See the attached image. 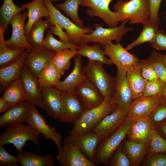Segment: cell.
<instances>
[{"mask_svg":"<svg viewBox=\"0 0 166 166\" xmlns=\"http://www.w3.org/2000/svg\"><path fill=\"white\" fill-rule=\"evenodd\" d=\"M56 159L62 166H95L75 144L65 138Z\"/></svg>","mask_w":166,"mask_h":166,"instance_id":"cell-9","label":"cell"},{"mask_svg":"<svg viewBox=\"0 0 166 166\" xmlns=\"http://www.w3.org/2000/svg\"><path fill=\"white\" fill-rule=\"evenodd\" d=\"M149 20L153 23L159 25V12L162 0H149Z\"/></svg>","mask_w":166,"mask_h":166,"instance_id":"cell-50","label":"cell"},{"mask_svg":"<svg viewBox=\"0 0 166 166\" xmlns=\"http://www.w3.org/2000/svg\"><path fill=\"white\" fill-rule=\"evenodd\" d=\"M103 65L100 62L89 60L86 65L82 66V72L86 79L98 90L104 99H110L114 90L115 78L106 72Z\"/></svg>","mask_w":166,"mask_h":166,"instance_id":"cell-1","label":"cell"},{"mask_svg":"<svg viewBox=\"0 0 166 166\" xmlns=\"http://www.w3.org/2000/svg\"><path fill=\"white\" fill-rule=\"evenodd\" d=\"M102 46L105 55L117 69L126 72L133 67L139 65L140 60L134 54L129 53L120 42L114 44L110 42Z\"/></svg>","mask_w":166,"mask_h":166,"instance_id":"cell-8","label":"cell"},{"mask_svg":"<svg viewBox=\"0 0 166 166\" xmlns=\"http://www.w3.org/2000/svg\"><path fill=\"white\" fill-rule=\"evenodd\" d=\"M30 49H26L15 62L0 69V84L2 90H5L12 81L20 77L22 68Z\"/></svg>","mask_w":166,"mask_h":166,"instance_id":"cell-25","label":"cell"},{"mask_svg":"<svg viewBox=\"0 0 166 166\" xmlns=\"http://www.w3.org/2000/svg\"><path fill=\"white\" fill-rule=\"evenodd\" d=\"M17 156L10 154L3 147L0 146V165L5 166H18Z\"/></svg>","mask_w":166,"mask_h":166,"instance_id":"cell-44","label":"cell"},{"mask_svg":"<svg viewBox=\"0 0 166 166\" xmlns=\"http://www.w3.org/2000/svg\"><path fill=\"white\" fill-rule=\"evenodd\" d=\"M133 121L126 117L119 128L110 136L101 140L102 142L97 150H96V155H95L97 163L105 164L110 159L113 153L127 135Z\"/></svg>","mask_w":166,"mask_h":166,"instance_id":"cell-7","label":"cell"},{"mask_svg":"<svg viewBox=\"0 0 166 166\" xmlns=\"http://www.w3.org/2000/svg\"><path fill=\"white\" fill-rule=\"evenodd\" d=\"M26 94V101L36 107L43 109L41 87L38 78L34 76L24 65L20 73Z\"/></svg>","mask_w":166,"mask_h":166,"instance_id":"cell-18","label":"cell"},{"mask_svg":"<svg viewBox=\"0 0 166 166\" xmlns=\"http://www.w3.org/2000/svg\"><path fill=\"white\" fill-rule=\"evenodd\" d=\"M166 102V99L161 95L143 96L133 100L129 107L127 117L133 121L148 117L156 108Z\"/></svg>","mask_w":166,"mask_h":166,"instance_id":"cell-13","label":"cell"},{"mask_svg":"<svg viewBox=\"0 0 166 166\" xmlns=\"http://www.w3.org/2000/svg\"><path fill=\"white\" fill-rule=\"evenodd\" d=\"M129 21L128 20H126L119 26L114 28H105L101 24H95L94 25L95 30L91 33L85 35L82 40L81 44L93 43L103 46L113 41L117 43L120 42L126 33L133 30L132 28L125 26Z\"/></svg>","mask_w":166,"mask_h":166,"instance_id":"cell-6","label":"cell"},{"mask_svg":"<svg viewBox=\"0 0 166 166\" xmlns=\"http://www.w3.org/2000/svg\"><path fill=\"white\" fill-rule=\"evenodd\" d=\"M27 9L28 20L25 24V32L26 37L28 34L34 23L43 17L47 19L49 14L42 0H34L22 6Z\"/></svg>","mask_w":166,"mask_h":166,"instance_id":"cell-26","label":"cell"},{"mask_svg":"<svg viewBox=\"0 0 166 166\" xmlns=\"http://www.w3.org/2000/svg\"><path fill=\"white\" fill-rule=\"evenodd\" d=\"M77 50L66 49L56 52L53 56L52 63L61 75L69 69L70 60L77 54Z\"/></svg>","mask_w":166,"mask_h":166,"instance_id":"cell-37","label":"cell"},{"mask_svg":"<svg viewBox=\"0 0 166 166\" xmlns=\"http://www.w3.org/2000/svg\"><path fill=\"white\" fill-rule=\"evenodd\" d=\"M22 13L14 16L9 22L12 27V33L10 38L5 41V43L7 46L11 49H31L33 47L28 42L25 32V22L28 17V13Z\"/></svg>","mask_w":166,"mask_h":166,"instance_id":"cell-12","label":"cell"},{"mask_svg":"<svg viewBox=\"0 0 166 166\" xmlns=\"http://www.w3.org/2000/svg\"><path fill=\"white\" fill-rule=\"evenodd\" d=\"M42 1L48 10L49 17L65 30L72 44L80 47L82 40L85 35L91 33L94 30L89 26H85L84 28L78 26L71 21L69 18L62 14L49 0Z\"/></svg>","mask_w":166,"mask_h":166,"instance_id":"cell-5","label":"cell"},{"mask_svg":"<svg viewBox=\"0 0 166 166\" xmlns=\"http://www.w3.org/2000/svg\"><path fill=\"white\" fill-rule=\"evenodd\" d=\"M151 55L159 60L163 64L166 69V55L159 53L154 50Z\"/></svg>","mask_w":166,"mask_h":166,"instance_id":"cell-53","label":"cell"},{"mask_svg":"<svg viewBox=\"0 0 166 166\" xmlns=\"http://www.w3.org/2000/svg\"><path fill=\"white\" fill-rule=\"evenodd\" d=\"M32 105L30 115L26 123L42 134L46 139H51L57 146L58 151L62 147V136L56 128L48 125L44 117Z\"/></svg>","mask_w":166,"mask_h":166,"instance_id":"cell-14","label":"cell"},{"mask_svg":"<svg viewBox=\"0 0 166 166\" xmlns=\"http://www.w3.org/2000/svg\"><path fill=\"white\" fill-rule=\"evenodd\" d=\"M65 138L75 144L86 156L93 163L99 140L93 130L75 135H69Z\"/></svg>","mask_w":166,"mask_h":166,"instance_id":"cell-21","label":"cell"},{"mask_svg":"<svg viewBox=\"0 0 166 166\" xmlns=\"http://www.w3.org/2000/svg\"><path fill=\"white\" fill-rule=\"evenodd\" d=\"M139 69L142 76L147 81L159 78L149 57L147 59L140 60Z\"/></svg>","mask_w":166,"mask_h":166,"instance_id":"cell-42","label":"cell"},{"mask_svg":"<svg viewBox=\"0 0 166 166\" xmlns=\"http://www.w3.org/2000/svg\"><path fill=\"white\" fill-rule=\"evenodd\" d=\"M115 109L111 104L110 99H104L99 105L84 112L74 123L69 135H75L93 130L104 117Z\"/></svg>","mask_w":166,"mask_h":166,"instance_id":"cell-3","label":"cell"},{"mask_svg":"<svg viewBox=\"0 0 166 166\" xmlns=\"http://www.w3.org/2000/svg\"><path fill=\"white\" fill-rule=\"evenodd\" d=\"M49 18L50 21L49 29L52 31L54 35L58 36L60 38V40L67 43L72 44L70 38L65 31H63V29L50 18L49 17Z\"/></svg>","mask_w":166,"mask_h":166,"instance_id":"cell-49","label":"cell"},{"mask_svg":"<svg viewBox=\"0 0 166 166\" xmlns=\"http://www.w3.org/2000/svg\"><path fill=\"white\" fill-rule=\"evenodd\" d=\"M113 7L120 22L128 20L130 24H143L149 19V0H119Z\"/></svg>","mask_w":166,"mask_h":166,"instance_id":"cell-2","label":"cell"},{"mask_svg":"<svg viewBox=\"0 0 166 166\" xmlns=\"http://www.w3.org/2000/svg\"><path fill=\"white\" fill-rule=\"evenodd\" d=\"M4 30L0 27V67L8 66L16 61L21 56L25 49H11L6 45L4 39Z\"/></svg>","mask_w":166,"mask_h":166,"instance_id":"cell-31","label":"cell"},{"mask_svg":"<svg viewBox=\"0 0 166 166\" xmlns=\"http://www.w3.org/2000/svg\"><path fill=\"white\" fill-rule=\"evenodd\" d=\"M61 92L62 106L59 120L74 123L86 110L75 93Z\"/></svg>","mask_w":166,"mask_h":166,"instance_id":"cell-16","label":"cell"},{"mask_svg":"<svg viewBox=\"0 0 166 166\" xmlns=\"http://www.w3.org/2000/svg\"><path fill=\"white\" fill-rule=\"evenodd\" d=\"M145 166H166V153H150Z\"/></svg>","mask_w":166,"mask_h":166,"instance_id":"cell-45","label":"cell"},{"mask_svg":"<svg viewBox=\"0 0 166 166\" xmlns=\"http://www.w3.org/2000/svg\"><path fill=\"white\" fill-rule=\"evenodd\" d=\"M148 118L152 128L166 119V102L156 108L150 114Z\"/></svg>","mask_w":166,"mask_h":166,"instance_id":"cell-43","label":"cell"},{"mask_svg":"<svg viewBox=\"0 0 166 166\" xmlns=\"http://www.w3.org/2000/svg\"><path fill=\"white\" fill-rule=\"evenodd\" d=\"M142 31L138 37L125 48L127 50L144 43L150 42L154 38L158 30L159 25L154 24L149 19L143 24Z\"/></svg>","mask_w":166,"mask_h":166,"instance_id":"cell-38","label":"cell"},{"mask_svg":"<svg viewBox=\"0 0 166 166\" xmlns=\"http://www.w3.org/2000/svg\"><path fill=\"white\" fill-rule=\"evenodd\" d=\"M166 85L165 82L159 78L148 81L144 89L143 96L161 95Z\"/></svg>","mask_w":166,"mask_h":166,"instance_id":"cell-41","label":"cell"},{"mask_svg":"<svg viewBox=\"0 0 166 166\" xmlns=\"http://www.w3.org/2000/svg\"><path fill=\"white\" fill-rule=\"evenodd\" d=\"M52 3H54L55 2H57L58 1L61 0H49Z\"/></svg>","mask_w":166,"mask_h":166,"instance_id":"cell-55","label":"cell"},{"mask_svg":"<svg viewBox=\"0 0 166 166\" xmlns=\"http://www.w3.org/2000/svg\"><path fill=\"white\" fill-rule=\"evenodd\" d=\"M73 58L74 65L72 71L55 87L61 92L74 93L76 88L86 79L82 72L81 56L77 54Z\"/></svg>","mask_w":166,"mask_h":166,"instance_id":"cell-23","label":"cell"},{"mask_svg":"<svg viewBox=\"0 0 166 166\" xmlns=\"http://www.w3.org/2000/svg\"><path fill=\"white\" fill-rule=\"evenodd\" d=\"M32 104L25 101L11 107L0 116V127L12 126L26 122L31 110Z\"/></svg>","mask_w":166,"mask_h":166,"instance_id":"cell-19","label":"cell"},{"mask_svg":"<svg viewBox=\"0 0 166 166\" xmlns=\"http://www.w3.org/2000/svg\"><path fill=\"white\" fill-rule=\"evenodd\" d=\"M150 153H166V140L152 128L149 142Z\"/></svg>","mask_w":166,"mask_h":166,"instance_id":"cell-40","label":"cell"},{"mask_svg":"<svg viewBox=\"0 0 166 166\" xmlns=\"http://www.w3.org/2000/svg\"><path fill=\"white\" fill-rule=\"evenodd\" d=\"M17 156L22 166H53L55 165V157L51 155H38L30 151L20 152Z\"/></svg>","mask_w":166,"mask_h":166,"instance_id":"cell-29","label":"cell"},{"mask_svg":"<svg viewBox=\"0 0 166 166\" xmlns=\"http://www.w3.org/2000/svg\"><path fill=\"white\" fill-rule=\"evenodd\" d=\"M113 0H82L80 6L88 7L86 10L89 17L96 16L102 19L109 27L118 26L120 22L117 14L111 11L109 5Z\"/></svg>","mask_w":166,"mask_h":166,"instance_id":"cell-10","label":"cell"},{"mask_svg":"<svg viewBox=\"0 0 166 166\" xmlns=\"http://www.w3.org/2000/svg\"><path fill=\"white\" fill-rule=\"evenodd\" d=\"M51 30L49 29L48 30L43 43V45L47 49L57 52L66 49L77 50L79 49V46L57 40Z\"/></svg>","mask_w":166,"mask_h":166,"instance_id":"cell-39","label":"cell"},{"mask_svg":"<svg viewBox=\"0 0 166 166\" xmlns=\"http://www.w3.org/2000/svg\"><path fill=\"white\" fill-rule=\"evenodd\" d=\"M101 45L98 43L92 45L81 43L77 50V54L86 57L89 60L100 62L103 65L109 66L113 64L111 60L106 56Z\"/></svg>","mask_w":166,"mask_h":166,"instance_id":"cell-30","label":"cell"},{"mask_svg":"<svg viewBox=\"0 0 166 166\" xmlns=\"http://www.w3.org/2000/svg\"><path fill=\"white\" fill-rule=\"evenodd\" d=\"M126 72L127 79L131 90L133 100L143 96L148 81L142 76L139 65L132 67Z\"/></svg>","mask_w":166,"mask_h":166,"instance_id":"cell-27","label":"cell"},{"mask_svg":"<svg viewBox=\"0 0 166 166\" xmlns=\"http://www.w3.org/2000/svg\"><path fill=\"white\" fill-rule=\"evenodd\" d=\"M115 155L112 160L110 165L113 166H129L130 161L126 154L122 152L121 146H119L116 149Z\"/></svg>","mask_w":166,"mask_h":166,"instance_id":"cell-46","label":"cell"},{"mask_svg":"<svg viewBox=\"0 0 166 166\" xmlns=\"http://www.w3.org/2000/svg\"><path fill=\"white\" fill-rule=\"evenodd\" d=\"M157 50H166V33L163 30H158L154 38L149 42Z\"/></svg>","mask_w":166,"mask_h":166,"instance_id":"cell-47","label":"cell"},{"mask_svg":"<svg viewBox=\"0 0 166 166\" xmlns=\"http://www.w3.org/2000/svg\"><path fill=\"white\" fill-rule=\"evenodd\" d=\"M161 95L166 99V85Z\"/></svg>","mask_w":166,"mask_h":166,"instance_id":"cell-54","label":"cell"},{"mask_svg":"<svg viewBox=\"0 0 166 166\" xmlns=\"http://www.w3.org/2000/svg\"><path fill=\"white\" fill-rule=\"evenodd\" d=\"M55 53L47 49L44 46L33 47L26 58L24 65L38 78L41 72L52 61Z\"/></svg>","mask_w":166,"mask_h":166,"instance_id":"cell-15","label":"cell"},{"mask_svg":"<svg viewBox=\"0 0 166 166\" xmlns=\"http://www.w3.org/2000/svg\"><path fill=\"white\" fill-rule=\"evenodd\" d=\"M126 154L129 158L131 164L139 165L143 158L149 151V144L138 143L131 140L125 142Z\"/></svg>","mask_w":166,"mask_h":166,"instance_id":"cell-32","label":"cell"},{"mask_svg":"<svg viewBox=\"0 0 166 166\" xmlns=\"http://www.w3.org/2000/svg\"><path fill=\"white\" fill-rule=\"evenodd\" d=\"M10 106L7 102L1 97L0 98V113H4L8 110Z\"/></svg>","mask_w":166,"mask_h":166,"instance_id":"cell-52","label":"cell"},{"mask_svg":"<svg viewBox=\"0 0 166 166\" xmlns=\"http://www.w3.org/2000/svg\"><path fill=\"white\" fill-rule=\"evenodd\" d=\"M74 93L86 110L99 105L104 100L97 88L86 79L76 88Z\"/></svg>","mask_w":166,"mask_h":166,"instance_id":"cell-22","label":"cell"},{"mask_svg":"<svg viewBox=\"0 0 166 166\" xmlns=\"http://www.w3.org/2000/svg\"><path fill=\"white\" fill-rule=\"evenodd\" d=\"M152 129L148 117L141 118L133 121L127 135L130 140L149 144Z\"/></svg>","mask_w":166,"mask_h":166,"instance_id":"cell-24","label":"cell"},{"mask_svg":"<svg viewBox=\"0 0 166 166\" xmlns=\"http://www.w3.org/2000/svg\"><path fill=\"white\" fill-rule=\"evenodd\" d=\"M128 113L124 110L116 108L104 117L94 129L100 141L105 139L116 130L122 124Z\"/></svg>","mask_w":166,"mask_h":166,"instance_id":"cell-17","label":"cell"},{"mask_svg":"<svg viewBox=\"0 0 166 166\" xmlns=\"http://www.w3.org/2000/svg\"><path fill=\"white\" fill-rule=\"evenodd\" d=\"M50 21L49 18L45 20L40 19L35 22L26 37L29 43L33 47L43 45L44 34L47 29H49Z\"/></svg>","mask_w":166,"mask_h":166,"instance_id":"cell-33","label":"cell"},{"mask_svg":"<svg viewBox=\"0 0 166 166\" xmlns=\"http://www.w3.org/2000/svg\"><path fill=\"white\" fill-rule=\"evenodd\" d=\"M149 58L158 78L166 83V69L161 62L151 55Z\"/></svg>","mask_w":166,"mask_h":166,"instance_id":"cell-48","label":"cell"},{"mask_svg":"<svg viewBox=\"0 0 166 166\" xmlns=\"http://www.w3.org/2000/svg\"><path fill=\"white\" fill-rule=\"evenodd\" d=\"M133 101L131 90L127 79L126 71L117 69L114 90L110 102L115 108L122 109L128 113Z\"/></svg>","mask_w":166,"mask_h":166,"instance_id":"cell-11","label":"cell"},{"mask_svg":"<svg viewBox=\"0 0 166 166\" xmlns=\"http://www.w3.org/2000/svg\"><path fill=\"white\" fill-rule=\"evenodd\" d=\"M152 128L155 129L161 136L166 140V119Z\"/></svg>","mask_w":166,"mask_h":166,"instance_id":"cell-51","label":"cell"},{"mask_svg":"<svg viewBox=\"0 0 166 166\" xmlns=\"http://www.w3.org/2000/svg\"><path fill=\"white\" fill-rule=\"evenodd\" d=\"M43 109L55 119L60 120L62 110V92L54 87L41 88Z\"/></svg>","mask_w":166,"mask_h":166,"instance_id":"cell-20","label":"cell"},{"mask_svg":"<svg viewBox=\"0 0 166 166\" xmlns=\"http://www.w3.org/2000/svg\"><path fill=\"white\" fill-rule=\"evenodd\" d=\"M10 107L26 101V94L20 77L11 82L2 97Z\"/></svg>","mask_w":166,"mask_h":166,"instance_id":"cell-28","label":"cell"},{"mask_svg":"<svg viewBox=\"0 0 166 166\" xmlns=\"http://www.w3.org/2000/svg\"><path fill=\"white\" fill-rule=\"evenodd\" d=\"M40 133L29 124L23 123L7 127L6 132L0 136V146L11 144L20 152H23L22 148L26 142L30 140L34 142L38 148V139Z\"/></svg>","mask_w":166,"mask_h":166,"instance_id":"cell-4","label":"cell"},{"mask_svg":"<svg viewBox=\"0 0 166 166\" xmlns=\"http://www.w3.org/2000/svg\"><path fill=\"white\" fill-rule=\"evenodd\" d=\"M25 9L16 5L13 0H3L0 9V27L6 30L11 19L17 14L23 12Z\"/></svg>","mask_w":166,"mask_h":166,"instance_id":"cell-36","label":"cell"},{"mask_svg":"<svg viewBox=\"0 0 166 166\" xmlns=\"http://www.w3.org/2000/svg\"><path fill=\"white\" fill-rule=\"evenodd\" d=\"M61 75L51 61L41 72L37 78L41 87H55L60 81Z\"/></svg>","mask_w":166,"mask_h":166,"instance_id":"cell-34","label":"cell"},{"mask_svg":"<svg viewBox=\"0 0 166 166\" xmlns=\"http://www.w3.org/2000/svg\"><path fill=\"white\" fill-rule=\"evenodd\" d=\"M82 0H65L61 3L56 5V7L62 11L74 23L78 26L84 28L83 21L79 17L78 13L79 6Z\"/></svg>","mask_w":166,"mask_h":166,"instance_id":"cell-35","label":"cell"}]
</instances>
